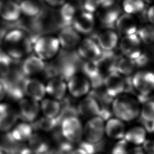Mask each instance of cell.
<instances>
[{"instance_id":"cell-1","label":"cell","mask_w":154,"mask_h":154,"mask_svg":"<svg viewBox=\"0 0 154 154\" xmlns=\"http://www.w3.org/2000/svg\"><path fill=\"white\" fill-rule=\"evenodd\" d=\"M2 46L3 51L13 60H20L29 55L32 51V42L25 31L13 28L3 36Z\"/></svg>"},{"instance_id":"cell-2","label":"cell","mask_w":154,"mask_h":154,"mask_svg":"<svg viewBox=\"0 0 154 154\" xmlns=\"http://www.w3.org/2000/svg\"><path fill=\"white\" fill-rule=\"evenodd\" d=\"M60 48L57 37L52 35H41L32 42V51L34 54L45 61L51 60L55 57Z\"/></svg>"},{"instance_id":"cell-3","label":"cell","mask_w":154,"mask_h":154,"mask_svg":"<svg viewBox=\"0 0 154 154\" xmlns=\"http://www.w3.org/2000/svg\"><path fill=\"white\" fill-rule=\"evenodd\" d=\"M112 111L118 118L125 121H131L138 116V102L128 96H121L114 100Z\"/></svg>"},{"instance_id":"cell-4","label":"cell","mask_w":154,"mask_h":154,"mask_svg":"<svg viewBox=\"0 0 154 154\" xmlns=\"http://www.w3.org/2000/svg\"><path fill=\"white\" fill-rule=\"evenodd\" d=\"M61 133L66 140L72 143H80L83 135L81 120L76 116L68 117L61 122Z\"/></svg>"},{"instance_id":"cell-5","label":"cell","mask_w":154,"mask_h":154,"mask_svg":"<svg viewBox=\"0 0 154 154\" xmlns=\"http://www.w3.org/2000/svg\"><path fill=\"white\" fill-rule=\"evenodd\" d=\"M40 112L38 102L23 97L18 100L17 114L23 122L32 123L35 121Z\"/></svg>"},{"instance_id":"cell-6","label":"cell","mask_w":154,"mask_h":154,"mask_svg":"<svg viewBox=\"0 0 154 154\" xmlns=\"http://www.w3.org/2000/svg\"><path fill=\"white\" fill-rule=\"evenodd\" d=\"M106 105H104L92 91H90L88 96L79 102L77 111L79 115L85 117L98 116L102 109Z\"/></svg>"},{"instance_id":"cell-7","label":"cell","mask_w":154,"mask_h":154,"mask_svg":"<svg viewBox=\"0 0 154 154\" xmlns=\"http://www.w3.org/2000/svg\"><path fill=\"white\" fill-rule=\"evenodd\" d=\"M23 92L25 97L40 102L46 96L45 85L34 77H27L23 82Z\"/></svg>"},{"instance_id":"cell-8","label":"cell","mask_w":154,"mask_h":154,"mask_svg":"<svg viewBox=\"0 0 154 154\" xmlns=\"http://www.w3.org/2000/svg\"><path fill=\"white\" fill-rule=\"evenodd\" d=\"M105 131L103 120L99 116L93 117L85 124L83 134L90 143H97L102 140Z\"/></svg>"},{"instance_id":"cell-9","label":"cell","mask_w":154,"mask_h":154,"mask_svg":"<svg viewBox=\"0 0 154 154\" xmlns=\"http://www.w3.org/2000/svg\"><path fill=\"white\" fill-rule=\"evenodd\" d=\"M78 56L85 61H96L102 54L97 43L91 38L81 40L77 47Z\"/></svg>"},{"instance_id":"cell-10","label":"cell","mask_w":154,"mask_h":154,"mask_svg":"<svg viewBox=\"0 0 154 154\" xmlns=\"http://www.w3.org/2000/svg\"><path fill=\"white\" fill-rule=\"evenodd\" d=\"M67 91L75 98L82 97L89 93L90 82L87 78L77 73L70 77L67 81Z\"/></svg>"},{"instance_id":"cell-11","label":"cell","mask_w":154,"mask_h":154,"mask_svg":"<svg viewBox=\"0 0 154 154\" xmlns=\"http://www.w3.org/2000/svg\"><path fill=\"white\" fill-rule=\"evenodd\" d=\"M57 38L61 48L67 51L77 48L81 40L80 34L71 25L61 26Z\"/></svg>"},{"instance_id":"cell-12","label":"cell","mask_w":154,"mask_h":154,"mask_svg":"<svg viewBox=\"0 0 154 154\" xmlns=\"http://www.w3.org/2000/svg\"><path fill=\"white\" fill-rule=\"evenodd\" d=\"M97 10V16L102 26L107 28H114L115 22L121 13L120 6L116 2L110 5L99 7Z\"/></svg>"},{"instance_id":"cell-13","label":"cell","mask_w":154,"mask_h":154,"mask_svg":"<svg viewBox=\"0 0 154 154\" xmlns=\"http://www.w3.org/2000/svg\"><path fill=\"white\" fill-rule=\"evenodd\" d=\"M46 66L45 61L36 55H29L23 58L21 66L22 75L27 77H34L44 72Z\"/></svg>"},{"instance_id":"cell-14","label":"cell","mask_w":154,"mask_h":154,"mask_svg":"<svg viewBox=\"0 0 154 154\" xmlns=\"http://www.w3.org/2000/svg\"><path fill=\"white\" fill-rule=\"evenodd\" d=\"M46 94L57 100H63L67 92L66 81L63 78L56 76L51 78L45 85Z\"/></svg>"},{"instance_id":"cell-15","label":"cell","mask_w":154,"mask_h":154,"mask_svg":"<svg viewBox=\"0 0 154 154\" xmlns=\"http://www.w3.org/2000/svg\"><path fill=\"white\" fill-rule=\"evenodd\" d=\"M71 26L79 34L91 33L94 26V18L93 14L83 10L78 12L72 22Z\"/></svg>"},{"instance_id":"cell-16","label":"cell","mask_w":154,"mask_h":154,"mask_svg":"<svg viewBox=\"0 0 154 154\" xmlns=\"http://www.w3.org/2000/svg\"><path fill=\"white\" fill-rule=\"evenodd\" d=\"M132 82L140 94L148 95L154 89V74L149 72H139L132 78Z\"/></svg>"},{"instance_id":"cell-17","label":"cell","mask_w":154,"mask_h":154,"mask_svg":"<svg viewBox=\"0 0 154 154\" xmlns=\"http://www.w3.org/2000/svg\"><path fill=\"white\" fill-rule=\"evenodd\" d=\"M19 116L8 104L0 102V132H8L16 125Z\"/></svg>"},{"instance_id":"cell-18","label":"cell","mask_w":154,"mask_h":154,"mask_svg":"<svg viewBox=\"0 0 154 154\" xmlns=\"http://www.w3.org/2000/svg\"><path fill=\"white\" fill-rule=\"evenodd\" d=\"M119 57L111 50L103 51L100 57L96 60L99 73L104 76L111 73L117 72L116 63Z\"/></svg>"},{"instance_id":"cell-19","label":"cell","mask_w":154,"mask_h":154,"mask_svg":"<svg viewBox=\"0 0 154 154\" xmlns=\"http://www.w3.org/2000/svg\"><path fill=\"white\" fill-rule=\"evenodd\" d=\"M19 4L14 0H0V18L8 22H14L20 18Z\"/></svg>"},{"instance_id":"cell-20","label":"cell","mask_w":154,"mask_h":154,"mask_svg":"<svg viewBox=\"0 0 154 154\" xmlns=\"http://www.w3.org/2000/svg\"><path fill=\"white\" fill-rule=\"evenodd\" d=\"M120 47L122 53L131 59H135L141 54L140 39L135 34L124 37Z\"/></svg>"},{"instance_id":"cell-21","label":"cell","mask_w":154,"mask_h":154,"mask_svg":"<svg viewBox=\"0 0 154 154\" xmlns=\"http://www.w3.org/2000/svg\"><path fill=\"white\" fill-rule=\"evenodd\" d=\"M106 91L108 94L115 97L122 93L124 90V81L117 72L111 73L107 75L103 81Z\"/></svg>"},{"instance_id":"cell-22","label":"cell","mask_w":154,"mask_h":154,"mask_svg":"<svg viewBox=\"0 0 154 154\" xmlns=\"http://www.w3.org/2000/svg\"><path fill=\"white\" fill-rule=\"evenodd\" d=\"M34 130L31 123L23 122L15 125L8 133L14 140L22 143L29 140L34 134Z\"/></svg>"},{"instance_id":"cell-23","label":"cell","mask_w":154,"mask_h":154,"mask_svg":"<svg viewBox=\"0 0 154 154\" xmlns=\"http://www.w3.org/2000/svg\"><path fill=\"white\" fill-rule=\"evenodd\" d=\"M93 39L103 51H111L116 46L118 37L116 32L109 29L94 33Z\"/></svg>"},{"instance_id":"cell-24","label":"cell","mask_w":154,"mask_h":154,"mask_svg":"<svg viewBox=\"0 0 154 154\" xmlns=\"http://www.w3.org/2000/svg\"><path fill=\"white\" fill-rule=\"evenodd\" d=\"M40 111L43 116L54 119L56 118L60 114L62 107L59 100L51 97H44L40 102Z\"/></svg>"},{"instance_id":"cell-25","label":"cell","mask_w":154,"mask_h":154,"mask_svg":"<svg viewBox=\"0 0 154 154\" xmlns=\"http://www.w3.org/2000/svg\"><path fill=\"white\" fill-rule=\"evenodd\" d=\"M116 22L117 28L121 34L128 35L134 34L137 31V22L129 14L122 15Z\"/></svg>"},{"instance_id":"cell-26","label":"cell","mask_w":154,"mask_h":154,"mask_svg":"<svg viewBox=\"0 0 154 154\" xmlns=\"http://www.w3.org/2000/svg\"><path fill=\"white\" fill-rule=\"evenodd\" d=\"M19 4L22 14L28 17L35 18L42 11V4L38 0H22Z\"/></svg>"},{"instance_id":"cell-27","label":"cell","mask_w":154,"mask_h":154,"mask_svg":"<svg viewBox=\"0 0 154 154\" xmlns=\"http://www.w3.org/2000/svg\"><path fill=\"white\" fill-rule=\"evenodd\" d=\"M28 142L29 147L39 154H46L51 150L50 141L44 135L33 134Z\"/></svg>"},{"instance_id":"cell-28","label":"cell","mask_w":154,"mask_h":154,"mask_svg":"<svg viewBox=\"0 0 154 154\" xmlns=\"http://www.w3.org/2000/svg\"><path fill=\"white\" fill-rule=\"evenodd\" d=\"M77 13L76 7L67 1L63 5L59 8L58 13V17L61 22V26L71 25Z\"/></svg>"},{"instance_id":"cell-29","label":"cell","mask_w":154,"mask_h":154,"mask_svg":"<svg viewBox=\"0 0 154 154\" xmlns=\"http://www.w3.org/2000/svg\"><path fill=\"white\" fill-rule=\"evenodd\" d=\"M107 135L112 138L120 139L124 137L125 125L122 122L117 119H111L108 120L106 125Z\"/></svg>"},{"instance_id":"cell-30","label":"cell","mask_w":154,"mask_h":154,"mask_svg":"<svg viewBox=\"0 0 154 154\" xmlns=\"http://www.w3.org/2000/svg\"><path fill=\"white\" fill-rule=\"evenodd\" d=\"M124 140L134 144H141L145 141L146 131L141 127H134L129 129L124 135Z\"/></svg>"},{"instance_id":"cell-31","label":"cell","mask_w":154,"mask_h":154,"mask_svg":"<svg viewBox=\"0 0 154 154\" xmlns=\"http://www.w3.org/2000/svg\"><path fill=\"white\" fill-rule=\"evenodd\" d=\"M60 125L57 117L51 119L43 116L32 122V125L34 130L39 129L45 132H49L55 129Z\"/></svg>"},{"instance_id":"cell-32","label":"cell","mask_w":154,"mask_h":154,"mask_svg":"<svg viewBox=\"0 0 154 154\" xmlns=\"http://www.w3.org/2000/svg\"><path fill=\"white\" fill-rule=\"evenodd\" d=\"M135 65L132 59L119 56L116 63L117 72L123 75H129L134 71Z\"/></svg>"},{"instance_id":"cell-33","label":"cell","mask_w":154,"mask_h":154,"mask_svg":"<svg viewBox=\"0 0 154 154\" xmlns=\"http://www.w3.org/2000/svg\"><path fill=\"white\" fill-rule=\"evenodd\" d=\"M123 10L129 14H138L142 12L145 8L143 0H123Z\"/></svg>"},{"instance_id":"cell-34","label":"cell","mask_w":154,"mask_h":154,"mask_svg":"<svg viewBox=\"0 0 154 154\" xmlns=\"http://www.w3.org/2000/svg\"><path fill=\"white\" fill-rule=\"evenodd\" d=\"M105 146V141L102 140L97 143H90L88 141L80 142L79 146L84 149L87 154H97L99 152L103 151Z\"/></svg>"},{"instance_id":"cell-35","label":"cell","mask_w":154,"mask_h":154,"mask_svg":"<svg viewBox=\"0 0 154 154\" xmlns=\"http://www.w3.org/2000/svg\"><path fill=\"white\" fill-rule=\"evenodd\" d=\"M137 35L144 43L150 45L154 43V26L152 25H146L137 32Z\"/></svg>"},{"instance_id":"cell-36","label":"cell","mask_w":154,"mask_h":154,"mask_svg":"<svg viewBox=\"0 0 154 154\" xmlns=\"http://www.w3.org/2000/svg\"><path fill=\"white\" fill-rule=\"evenodd\" d=\"M140 118L146 120H154V100L149 101L144 104Z\"/></svg>"},{"instance_id":"cell-37","label":"cell","mask_w":154,"mask_h":154,"mask_svg":"<svg viewBox=\"0 0 154 154\" xmlns=\"http://www.w3.org/2000/svg\"><path fill=\"white\" fill-rule=\"evenodd\" d=\"M81 5L83 11L93 13L99 8V0H82Z\"/></svg>"},{"instance_id":"cell-38","label":"cell","mask_w":154,"mask_h":154,"mask_svg":"<svg viewBox=\"0 0 154 154\" xmlns=\"http://www.w3.org/2000/svg\"><path fill=\"white\" fill-rule=\"evenodd\" d=\"M73 150V143L66 140L61 141L54 152L55 154H71Z\"/></svg>"},{"instance_id":"cell-39","label":"cell","mask_w":154,"mask_h":154,"mask_svg":"<svg viewBox=\"0 0 154 154\" xmlns=\"http://www.w3.org/2000/svg\"><path fill=\"white\" fill-rule=\"evenodd\" d=\"M111 154H132L128 147V143L124 139L119 141L113 147Z\"/></svg>"},{"instance_id":"cell-40","label":"cell","mask_w":154,"mask_h":154,"mask_svg":"<svg viewBox=\"0 0 154 154\" xmlns=\"http://www.w3.org/2000/svg\"><path fill=\"white\" fill-rule=\"evenodd\" d=\"M132 60L134 62L135 67H142L146 66V65L148 64L150 61V58L148 55L144 53L141 54L137 58Z\"/></svg>"},{"instance_id":"cell-41","label":"cell","mask_w":154,"mask_h":154,"mask_svg":"<svg viewBox=\"0 0 154 154\" xmlns=\"http://www.w3.org/2000/svg\"><path fill=\"white\" fill-rule=\"evenodd\" d=\"M124 81V90L123 91L127 93L136 94L134 90V87L132 82V78L131 76H128L123 78Z\"/></svg>"},{"instance_id":"cell-42","label":"cell","mask_w":154,"mask_h":154,"mask_svg":"<svg viewBox=\"0 0 154 154\" xmlns=\"http://www.w3.org/2000/svg\"><path fill=\"white\" fill-rule=\"evenodd\" d=\"M143 149L147 154H154V140H145Z\"/></svg>"},{"instance_id":"cell-43","label":"cell","mask_w":154,"mask_h":154,"mask_svg":"<svg viewBox=\"0 0 154 154\" xmlns=\"http://www.w3.org/2000/svg\"><path fill=\"white\" fill-rule=\"evenodd\" d=\"M140 122L150 133H154V120H146L140 118Z\"/></svg>"},{"instance_id":"cell-44","label":"cell","mask_w":154,"mask_h":154,"mask_svg":"<svg viewBox=\"0 0 154 154\" xmlns=\"http://www.w3.org/2000/svg\"><path fill=\"white\" fill-rule=\"evenodd\" d=\"M44 1L51 7L60 8L63 5L67 0H44Z\"/></svg>"},{"instance_id":"cell-45","label":"cell","mask_w":154,"mask_h":154,"mask_svg":"<svg viewBox=\"0 0 154 154\" xmlns=\"http://www.w3.org/2000/svg\"><path fill=\"white\" fill-rule=\"evenodd\" d=\"M147 15L148 20L154 23V5L152 6L147 10Z\"/></svg>"},{"instance_id":"cell-46","label":"cell","mask_w":154,"mask_h":154,"mask_svg":"<svg viewBox=\"0 0 154 154\" xmlns=\"http://www.w3.org/2000/svg\"><path fill=\"white\" fill-rule=\"evenodd\" d=\"M6 94H7V92H6L5 87L2 81L0 79V102L2 101V100L5 97Z\"/></svg>"},{"instance_id":"cell-47","label":"cell","mask_w":154,"mask_h":154,"mask_svg":"<svg viewBox=\"0 0 154 154\" xmlns=\"http://www.w3.org/2000/svg\"><path fill=\"white\" fill-rule=\"evenodd\" d=\"M19 154H39L31 147H22Z\"/></svg>"},{"instance_id":"cell-48","label":"cell","mask_w":154,"mask_h":154,"mask_svg":"<svg viewBox=\"0 0 154 154\" xmlns=\"http://www.w3.org/2000/svg\"><path fill=\"white\" fill-rule=\"evenodd\" d=\"M71 154H87V153L84 149L79 146V147L74 149Z\"/></svg>"},{"instance_id":"cell-49","label":"cell","mask_w":154,"mask_h":154,"mask_svg":"<svg viewBox=\"0 0 154 154\" xmlns=\"http://www.w3.org/2000/svg\"><path fill=\"white\" fill-rule=\"evenodd\" d=\"M132 154H144V153L142 151V149L140 147H137L133 150V152H132Z\"/></svg>"},{"instance_id":"cell-50","label":"cell","mask_w":154,"mask_h":154,"mask_svg":"<svg viewBox=\"0 0 154 154\" xmlns=\"http://www.w3.org/2000/svg\"><path fill=\"white\" fill-rule=\"evenodd\" d=\"M146 2L148 3H152V2H154V0H144Z\"/></svg>"},{"instance_id":"cell-51","label":"cell","mask_w":154,"mask_h":154,"mask_svg":"<svg viewBox=\"0 0 154 154\" xmlns=\"http://www.w3.org/2000/svg\"><path fill=\"white\" fill-rule=\"evenodd\" d=\"M0 154H6L5 152H2V151H1L0 150Z\"/></svg>"},{"instance_id":"cell-52","label":"cell","mask_w":154,"mask_h":154,"mask_svg":"<svg viewBox=\"0 0 154 154\" xmlns=\"http://www.w3.org/2000/svg\"><path fill=\"white\" fill-rule=\"evenodd\" d=\"M153 57H154V51H153Z\"/></svg>"},{"instance_id":"cell-53","label":"cell","mask_w":154,"mask_h":154,"mask_svg":"<svg viewBox=\"0 0 154 154\" xmlns=\"http://www.w3.org/2000/svg\"><path fill=\"white\" fill-rule=\"evenodd\" d=\"M0 19H1V18H0Z\"/></svg>"}]
</instances>
